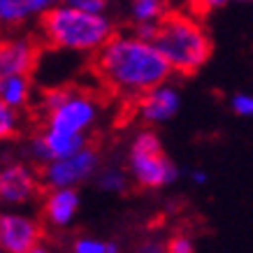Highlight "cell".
<instances>
[{
    "mask_svg": "<svg viewBox=\"0 0 253 253\" xmlns=\"http://www.w3.org/2000/svg\"><path fill=\"white\" fill-rule=\"evenodd\" d=\"M44 239L42 223L23 211H0V251L33 253Z\"/></svg>",
    "mask_w": 253,
    "mask_h": 253,
    "instance_id": "9c48e42d",
    "label": "cell"
},
{
    "mask_svg": "<svg viewBox=\"0 0 253 253\" xmlns=\"http://www.w3.org/2000/svg\"><path fill=\"white\" fill-rule=\"evenodd\" d=\"M172 12L169 0H128V19L137 33L151 38L156 23Z\"/></svg>",
    "mask_w": 253,
    "mask_h": 253,
    "instance_id": "7c38bea8",
    "label": "cell"
},
{
    "mask_svg": "<svg viewBox=\"0 0 253 253\" xmlns=\"http://www.w3.org/2000/svg\"><path fill=\"white\" fill-rule=\"evenodd\" d=\"M191 179H193V184H198V186L207 184V174H205L202 169H198V172H193V174H191Z\"/></svg>",
    "mask_w": 253,
    "mask_h": 253,
    "instance_id": "603a6c76",
    "label": "cell"
},
{
    "mask_svg": "<svg viewBox=\"0 0 253 253\" xmlns=\"http://www.w3.org/2000/svg\"><path fill=\"white\" fill-rule=\"evenodd\" d=\"M44 188L38 165L28 161H9L0 165V205L23 207Z\"/></svg>",
    "mask_w": 253,
    "mask_h": 253,
    "instance_id": "52a82bcc",
    "label": "cell"
},
{
    "mask_svg": "<svg viewBox=\"0 0 253 253\" xmlns=\"http://www.w3.org/2000/svg\"><path fill=\"white\" fill-rule=\"evenodd\" d=\"M72 251L75 253H114L116 246L107 239H100V237H84L75 239V244H72Z\"/></svg>",
    "mask_w": 253,
    "mask_h": 253,
    "instance_id": "e0dca14e",
    "label": "cell"
},
{
    "mask_svg": "<svg viewBox=\"0 0 253 253\" xmlns=\"http://www.w3.org/2000/svg\"><path fill=\"white\" fill-rule=\"evenodd\" d=\"M230 109L242 119H253V93H235L230 98Z\"/></svg>",
    "mask_w": 253,
    "mask_h": 253,
    "instance_id": "ac0fdd59",
    "label": "cell"
},
{
    "mask_svg": "<svg viewBox=\"0 0 253 253\" xmlns=\"http://www.w3.org/2000/svg\"><path fill=\"white\" fill-rule=\"evenodd\" d=\"M0 100L7 102L9 107L26 112L35 102V84L31 75H7L0 77Z\"/></svg>",
    "mask_w": 253,
    "mask_h": 253,
    "instance_id": "4fadbf2b",
    "label": "cell"
},
{
    "mask_svg": "<svg viewBox=\"0 0 253 253\" xmlns=\"http://www.w3.org/2000/svg\"><path fill=\"white\" fill-rule=\"evenodd\" d=\"M128 174L132 184L144 191H158L174 184L179 169L168 158L161 137L154 128L146 126L144 130L135 132L128 146Z\"/></svg>",
    "mask_w": 253,
    "mask_h": 253,
    "instance_id": "5b68a950",
    "label": "cell"
},
{
    "mask_svg": "<svg viewBox=\"0 0 253 253\" xmlns=\"http://www.w3.org/2000/svg\"><path fill=\"white\" fill-rule=\"evenodd\" d=\"M23 112L9 107L7 102L0 100V142H9L21 132Z\"/></svg>",
    "mask_w": 253,
    "mask_h": 253,
    "instance_id": "2e32d148",
    "label": "cell"
},
{
    "mask_svg": "<svg viewBox=\"0 0 253 253\" xmlns=\"http://www.w3.org/2000/svg\"><path fill=\"white\" fill-rule=\"evenodd\" d=\"M40 130L26 144V158L42 168L88 144V135L102 119V100L88 88L51 86L38 98Z\"/></svg>",
    "mask_w": 253,
    "mask_h": 253,
    "instance_id": "6da1fadb",
    "label": "cell"
},
{
    "mask_svg": "<svg viewBox=\"0 0 253 253\" xmlns=\"http://www.w3.org/2000/svg\"><path fill=\"white\" fill-rule=\"evenodd\" d=\"M65 2L84 12H93V14H107L109 9V0H65Z\"/></svg>",
    "mask_w": 253,
    "mask_h": 253,
    "instance_id": "d6986e66",
    "label": "cell"
},
{
    "mask_svg": "<svg viewBox=\"0 0 253 253\" xmlns=\"http://www.w3.org/2000/svg\"><path fill=\"white\" fill-rule=\"evenodd\" d=\"M179 107H181V93L169 82H165V84L154 86L151 91H146L144 95H139L135 100V116L144 126L154 128V126H163V123L172 121Z\"/></svg>",
    "mask_w": 253,
    "mask_h": 253,
    "instance_id": "30bf717a",
    "label": "cell"
},
{
    "mask_svg": "<svg viewBox=\"0 0 253 253\" xmlns=\"http://www.w3.org/2000/svg\"><path fill=\"white\" fill-rule=\"evenodd\" d=\"M42 40L40 35L21 31L0 33V77L7 75H33L40 65Z\"/></svg>",
    "mask_w": 253,
    "mask_h": 253,
    "instance_id": "ba28073f",
    "label": "cell"
},
{
    "mask_svg": "<svg viewBox=\"0 0 253 253\" xmlns=\"http://www.w3.org/2000/svg\"><path fill=\"white\" fill-rule=\"evenodd\" d=\"M151 40L176 75H193L205 68L211 56V40L198 16L191 12H169L156 23Z\"/></svg>",
    "mask_w": 253,
    "mask_h": 253,
    "instance_id": "277c9868",
    "label": "cell"
},
{
    "mask_svg": "<svg viewBox=\"0 0 253 253\" xmlns=\"http://www.w3.org/2000/svg\"><path fill=\"white\" fill-rule=\"evenodd\" d=\"M93 72L107 93L135 102L154 86L165 84L172 68L154 40L130 28L114 33L93 54Z\"/></svg>",
    "mask_w": 253,
    "mask_h": 253,
    "instance_id": "7a4b0ae2",
    "label": "cell"
},
{
    "mask_svg": "<svg viewBox=\"0 0 253 253\" xmlns=\"http://www.w3.org/2000/svg\"><path fill=\"white\" fill-rule=\"evenodd\" d=\"M130 174L128 169L121 168H100V172L95 174V184L100 191L109 193V195H123L130 186Z\"/></svg>",
    "mask_w": 253,
    "mask_h": 253,
    "instance_id": "9a60e30c",
    "label": "cell"
},
{
    "mask_svg": "<svg viewBox=\"0 0 253 253\" xmlns=\"http://www.w3.org/2000/svg\"><path fill=\"white\" fill-rule=\"evenodd\" d=\"M239 2H253V0H239Z\"/></svg>",
    "mask_w": 253,
    "mask_h": 253,
    "instance_id": "cb8c5ba5",
    "label": "cell"
},
{
    "mask_svg": "<svg viewBox=\"0 0 253 253\" xmlns=\"http://www.w3.org/2000/svg\"><path fill=\"white\" fill-rule=\"evenodd\" d=\"M35 19L26 0H0V28L2 31H21L26 23Z\"/></svg>",
    "mask_w": 253,
    "mask_h": 253,
    "instance_id": "5bb4252c",
    "label": "cell"
},
{
    "mask_svg": "<svg viewBox=\"0 0 253 253\" xmlns=\"http://www.w3.org/2000/svg\"><path fill=\"white\" fill-rule=\"evenodd\" d=\"M58 2H63V0H26V5H28V9L33 12L35 19H40L44 12H49V9L54 7V5H58Z\"/></svg>",
    "mask_w": 253,
    "mask_h": 253,
    "instance_id": "44dd1931",
    "label": "cell"
},
{
    "mask_svg": "<svg viewBox=\"0 0 253 253\" xmlns=\"http://www.w3.org/2000/svg\"><path fill=\"white\" fill-rule=\"evenodd\" d=\"M82 200L77 188H46L44 202H42V216L44 223L56 230L70 228L79 214Z\"/></svg>",
    "mask_w": 253,
    "mask_h": 253,
    "instance_id": "8fae6325",
    "label": "cell"
},
{
    "mask_svg": "<svg viewBox=\"0 0 253 253\" xmlns=\"http://www.w3.org/2000/svg\"><path fill=\"white\" fill-rule=\"evenodd\" d=\"M100 172V154L91 144L68 156L54 158L40 168L44 188H79Z\"/></svg>",
    "mask_w": 253,
    "mask_h": 253,
    "instance_id": "8992f818",
    "label": "cell"
},
{
    "mask_svg": "<svg viewBox=\"0 0 253 253\" xmlns=\"http://www.w3.org/2000/svg\"><path fill=\"white\" fill-rule=\"evenodd\" d=\"M228 2H232V0H195V5H198L200 9H205V12H209V9H221V7H225Z\"/></svg>",
    "mask_w": 253,
    "mask_h": 253,
    "instance_id": "7402d4cb",
    "label": "cell"
},
{
    "mask_svg": "<svg viewBox=\"0 0 253 253\" xmlns=\"http://www.w3.org/2000/svg\"><path fill=\"white\" fill-rule=\"evenodd\" d=\"M114 23L107 14H93L68 5H54L38 19V35L42 44L63 54H95L114 35Z\"/></svg>",
    "mask_w": 253,
    "mask_h": 253,
    "instance_id": "3957f363",
    "label": "cell"
},
{
    "mask_svg": "<svg viewBox=\"0 0 253 253\" xmlns=\"http://www.w3.org/2000/svg\"><path fill=\"white\" fill-rule=\"evenodd\" d=\"M168 251L172 253H193L195 251V244L188 235H174V237L168 242Z\"/></svg>",
    "mask_w": 253,
    "mask_h": 253,
    "instance_id": "ffe728a7",
    "label": "cell"
},
{
    "mask_svg": "<svg viewBox=\"0 0 253 253\" xmlns=\"http://www.w3.org/2000/svg\"><path fill=\"white\" fill-rule=\"evenodd\" d=\"M0 253H2V251H0Z\"/></svg>",
    "mask_w": 253,
    "mask_h": 253,
    "instance_id": "d4e9b609",
    "label": "cell"
}]
</instances>
